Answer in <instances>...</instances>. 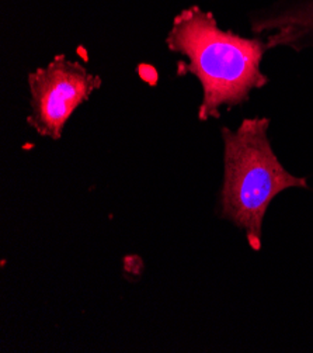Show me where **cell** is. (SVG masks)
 Wrapping results in <instances>:
<instances>
[{"mask_svg": "<svg viewBox=\"0 0 313 353\" xmlns=\"http://www.w3.org/2000/svg\"><path fill=\"white\" fill-rule=\"evenodd\" d=\"M250 27L268 50L313 48V0H281L250 14Z\"/></svg>", "mask_w": 313, "mask_h": 353, "instance_id": "4", "label": "cell"}, {"mask_svg": "<svg viewBox=\"0 0 313 353\" xmlns=\"http://www.w3.org/2000/svg\"><path fill=\"white\" fill-rule=\"evenodd\" d=\"M270 120L245 119L236 130L221 128L224 179L219 216L246 235L253 251L261 250L263 221L271 201L287 189H306V179L290 173L275 155Z\"/></svg>", "mask_w": 313, "mask_h": 353, "instance_id": "2", "label": "cell"}, {"mask_svg": "<svg viewBox=\"0 0 313 353\" xmlns=\"http://www.w3.org/2000/svg\"><path fill=\"white\" fill-rule=\"evenodd\" d=\"M28 125L39 135L59 139L72 114L100 89L101 78L79 61L56 55L28 75Z\"/></svg>", "mask_w": 313, "mask_h": 353, "instance_id": "3", "label": "cell"}, {"mask_svg": "<svg viewBox=\"0 0 313 353\" xmlns=\"http://www.w3.org/2000/svg\"><path fill=\"white\" fill-rule=\"evenodd\" d=\"M167 48L180 55L177 72L194 75L202 90L198 120L219 119L222 109L249 100L268 83L261 61L268 50L261 37H243L218 26L215 16L198 6L180 12L166 35Z\"/></svg>", "mask_w": 313, "mask_h": 353, "instance_id": "1", "label": "cell"}]
</instances>
